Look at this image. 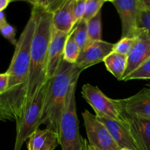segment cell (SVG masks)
Wrapping results in <instances>:
<instances>
[{"mask_svg": "<svg viewBox=\"0 0 150 150\" xmlns=\"http://www.w3.org/2000/svg\"><path fill=\"white\" fill-rule=\"evenodd\" d=\"M35 27L36 17L32 11L30 18L18 40L11 62L6 71L9 75V86L2 97L16 122L22 117L27 104L30 49Z\"/></svg>", "mask_w": 150, "mask_h": 150, "instance_id": "cell-1", "label": "cell"}, {"mask_svg": "<svg viewBox=\"0 0 150 150\" xmlns=\"http://www.w3.org/2000/svg\"><path fill=\"white\" fill-rule=\"evenodd\" d=\"M32 12L36 17V27L31 44L26 107L48 81L47 78L48 47L54 29L52 13L34 7H32Z\"/></svg>", "mask_w": 150, "mask_h": 150, "instance_id": "cell-2", "label": "cell"}, {"mask_svg": "<svg viewBox=\"0 0 150 150\" xmlns=\"http://www.w3.org/2000/svg\"><path fill=\"white\" fill-rule=\"evenodd\" d=\"M82 71L75 64L62 60L55 76L48 80L40 125H45L59 135L66 98L71 86L77 83Z\"/></svg>", "mask_w": 150, "mask_h": 150, "instance_id": "cell-3", "label": "cell"}, {"mask_svg": "<svg viewBox=\"0 0 150 150\" xmlns=\"http://www.w3.org/2000/svg\"><path fill=\"white\" fill-rule=\"evenodd\" d=\"M75 83L66 98L59 126V144L62 150H84L83 139L79 134V121L76 111Z\"/></svg>", "mask_w": 150, "mask_h": 150, "instance_id": "cell-4", "label": "cell"}, {"mask_svg": "<svg viewBox=\"0 0 150 150\" xmlns=\"http://www.w3.org/2000/svg\"><path fill=\"white\" fill-rule=\"evenodd\" d=\"M48 84V81L27 105L20 120L16 122V136L13 150L21 149L23 144L31 135L39 129Z\"/></svg>", "mask_w": 150, "mask_h": 150, "instance_id": "cell-5", "label": "cell"}, {"mask_svg": "<svg viewBox=\"0 0 150 150\" xmlns=\"http://www.w3.org/2000/svg\"><path fill=\"white\" fill-rule=\"evenodd\" d=\"M81 95L98 117L122 121L121 111L116 100L108 98L98 86L86 83L82 86Z\"/></svg>", "mask_w": 150, "mask_h": 150, "instance_id": "cell-6", "label": "cell"}, {"mask_svg": "<svg viewBox=\"0 0 150 150\" xmlns=\"http://www.w3.org/2000/svg\"><path fill=\"white\" fill-rule=\"evenodd\" d=\"M88 143L95 150H120L105 125L87 110L82 113Z\"/></svg>", "mask_w": 150, "mask_h": 150, "instance_id": "cell-7", "label": "cell"}, {"mask_svg": "<svg viewBox=\"0 0 150 150\" xmlns=\"http://www.w3.org/2000/svg\"><path fill=\"white\" fill-rule=\"evenodd\" d=\"M115 7L122 23V38H136L138 32V20L141 12L139 0L111 1Z\"/></svg>", "mask_w": 150, "mask_h": 150, "instance_id": "cell-8", "label": "cell"}, {"mask_svg": "<svg viewBox=\"0 0 150 150\" xmlns=\"http://www.w3.org/2000/svg\"><path fill=\"white\" fill-rule=\"evenodd\" d=\"M121 111L130 117L150 120V86L125 99L116 100Z\"/></svg>", "mask_w": 150, "mask_h": 150, "instance_id": "cell-9", "label": "cell"}, {"mask_svg": "<svg viewBox=\"0 0 150 150\" xmlns=\"http://www.w3.org/2000/svg\"><path fill=\"white\" fill-rule=\"evenodd\" d=\"M114 44L104 40H98L88 43L80 52L76 65L82 70L103 62L105 57L114 49Z\"/></svg>", "mask_w": 150, "mask_h": 150, "instance_id": "cell-10", "label": "cell"}, {"mask_svg": "<svg viewBox=\"0 0 150 150\" xmlns=\"http://www.w3.org/2000/svg\"><path fill=\"white\" fill-rule=\"evenodd\" d=\"M150 58V33L144 29H139L137 41L130 55L122 81Z\"/></svg>", "mask_w": 150, "mask_h": 150, "instance_id": "cell-11", "label": "cell"}, {"mask_svg": "<svg viewBox=\"0 0 150 150\" xmlns=\"http://www.w3.org/2000/svg\"><path fill=\"white\" fill-rule=\"evenodd\" d=\"M70 33L59 32L54 28L48 47V64H47V78L48 80L52 79L57 73L63 60L64 45Z\"/></svg>", "mask_w": 150, "mask_h": 150, "instance_id": "cell-12", "label": "cell"}, {"mask_svg": "<svg viewBox=\"0 0 150 150\" xmlns=\"http://www.w3.org/2000/svg\"><path fill=\"white\" fill-rule=\"evenodd\" d=\"M121 115V122L129 130L139 150H150V120L130 117L122 111Z\"/></svg>", "mask_w": 150, "mask_h": 150, "instance_id": "cell-13", "label": "cell"}, {"mask_svg": "<svg viewBox=\"0 0 150 150\" xmlns=\"http://www.w3.org/2000/svg\"><path fill=\"white\" fill-rule=\"evenodd\" d=\"M98 118L108 128L111 136L120 149L139 150L129 130L122 122L108 118Z\"/></svg>", "mask_w": 150, "mask_h": 150, "instance_id": "cell-14", "label": "cell"}, {"mask_svg": "<svg viewBox=\"0 0 150 150\" xmlns=\"http://www.w3.org/2000/svg\"><path fill=\"white\" fill-rule=\"evenodd\" d=\"M74 0H64L63 4L52 14L53 26L64 33H70L76 24L73 13Z\"/></svg>", "mask_w": 150, "mask_h": 150, "instance_id": "cell-15", "label": "cell"}, {"mask_svg": "<svg viewBox=\"0 0 150 150\" xmlns=\"http://www.w3.org/2000/svg\"><path fill=\"white\" fill-rule=\"evenodd\" d=\"M28 150H54L59 145V135L50 129H38L26 141Z\"/></svg>", "mask_w": 150, "mask_h": 150, "instance_id": "cell-16", "label": "cell"}, {"mask_svg": "<svg viewBox=\"0 0 150 150\" xmlns=\"http://www.w3.org/2000/svg\"><path fill=\"white\" fill-rule=\"evenodd\" d=\"M103 62L108 72L111 73L117 80L122 81L127 64V56L112 52L108 54Z\"/></svg>", "mask_w": 150, "mask_h": 150, "instance_id": "cell-17", "label": "cell"}, {"mask_svg": "<svg viewBox=\"0 0 150 150\" xmlns=\"http://www.w3.org/2000/svg\"><path fill=\"white\" fill-rule=\"evenodd\" d=\"M88 43L102 40V21L101 11L87 22ZM87 43V44H88Z\"/></svg>", "mask_w": 150, "mask_h": 150, "instance_id": "cell-18", "label": "cell"}, {"mask_svg": "<svg viewBox=\"0 0 150 150\" xmlns=\"http://www.w3.org/2000/svg\"><path fill=\"white\" fill-rule=\"evenodd\" d=\"M80 48L73 35V29L70 32L64 45L63 59L71 64H76L80 54Z\"/></svg>", "mask_w": 150, "mask_h": 150, "instance_id": "cell-19", "label": "cell"}, {"mask_svg": "<svg viewBox=\"0 0 150 150\" xmlns=\"http://www.w3.org/2000/svg\"><path fill=\"white\" fill-rule=\"evenodd\" d=\"M73 35L80 51H81L88 43L87 22L81 20L79 23H76L73 28Z\"/></svg>", "mask_w": 150, "mask_h": 150, "instance_id": "cell-20", "label": "cell"}, {"mask_svg": "<svg viewBox=\"0 0 150 150\" xmlns=\"http://www.w3.org/2000/svg\"><path fill=\"white\" fill-rule=\"evenodd\" d=\"M64 1V0H32L28 1V2L32 4V7L53 14Z\"/></svg>", "mask_w": 150, "mask_h": 150, "instance_id": "cell-21", "label": "cell"}, {"mask_svg": "<svg viewBox=\"0 0 150 150\" xmlns=\"http://www.w3.org/2000/svg\"><path fill=\"white\" fill-rule=\"evenodd\" d=\"M136 41H137V37L121 38L117 43L114 44L113 51L128 57L134 48Z\"/></svg>", "mask_w": 150, "mask_h": 150, "instance_id": "cell-22", "label": "cell"}, {"mask_svg": "<svg viewBox=\"0 0 150 150\" xmlns=\"http://www.w3.org/2000/svg\"><path fill=\"white\" fill-rule=\"evenodd\" d=\"M104 0H86V9L83 20L88 22L95 17L100 11H101L103 5L105 4Z\"/></svg>", "mask_w": 150, "mask_h": 150, "instance_id": "cell-23", "label": "cell"}, {"mask_svg": "<svg viewBox=\"0 0 150 150\" xmlns=\"http://www.w3.org/2000/svg\"><path fill=\"white\" fill-rule=\"evenodd\" d=\"M135 79H150V58L133 73L127 76L123 80V81H127Z\"/></svg>", "mask_w": 150, "mask_h": 150, "instance_id": "cell-24", "label": "cell"}, {"mask_svg": "<svg viewBox=\"0 0 150 150\" xmlns=\"http://www.w3.org/2000/svg\"><path fill=\"white\" fill-rule=\"evenodd\" d=\"M0 33L1 34V35L4 38L8 40L13 45H14L16 46L18 40H16V30L13 26H11L8 23H7L2 27L0 28Z\"/></svg>", "mask_w": 150, "mask_h": 150, "instance_id": "cell-25", "label": "cell"}, {"mask_svg": "<svg viewBox=\"0 0 150 150\" xmlns=\"http://www.w3.org/2000/svg\"><path fill=\"white\" fill-rule=\"evenodd\" d=\"M138 29H144L150 33V8L141 10L138 20Z\"/></svg>", "mask_w": 150, "mask_h": 150, "instance_id": "cell-26", "label": "cell"}, {"mask_svg": "<svg viewBox=\"0 0 150 150\" xmlns=\"http://www.w3.org/2000/svg\"><path fill=\"white\" fill-rule=\"evenodd\" d=\"M86 0H74L73 13H74L76 23L83 20L85 9H86Z\"/></svg>", "mask_w": 150, "mask_h": 150, "instance_id": "cell-27", "label": "cell"}, {"mask_svg": "<svg viewBox=\"0 0 150 150\" xmlns=\"http://www.w3.org/2000/svg\"><path fill=\"white\" fill-rule=\"evenodd\" d=\"M0 120L1 121H6V120L14 121L15 120L13 116L9 111L2 96H0Z\"/></svg>", "mask_w": 150, "mask_h": 150, "instance_id": "cell-28", "label": "cell"}, {"mask_svg": "<svg viewBox=\"0 0 150 150\" xmlns=\"http://www.w3.org/2000/svg\"><path fill=\"white\" fill-rule=\"evenodd\" d=\"M9 86V75L7 72L0 73V96H2L7 92Z\"/></svg>", "mask_w": 150, "mask_h": 150, "instance_id": "cell-29", "label": "cell"}, {"mask_svg": "<svg viewBox=\"0 0 150 150\" xmlns=\"http://www.w3.org/2000/svg\"><path fill=\"white\" fill-rule=\"evenodd\" d=\"M11 1V0H0V12L4 11Z\"/></svg>", "mask_w": 150, "mask_h": 150, "instance_id": "cell-30", "label": "cell"}, {"mask_svg": "<svg viewBox=\"0 0 150 150\" xmlns=\"http://www.w3.org/2000/svg\"><path fill=\"white\" fill-rule=\"evenodd\" d=\"M7 23V20H6L5 15H4V12H0V28L2 27L4 24Z\"/></svg>", "mask_w": 150, "mask_h": 150, "instance_id": "cell-31", "label": "cell"}, {"mask_svg": "<svg viewBox=\"0 0 150 150\" xmlns=\"http://www.w3.org/2000/svg\"><path fill=\"white\" fill-rule=\"evenodd\" d=\"M83 149L84 150H95V149H92L90 146H89L87 140H85V139H83Z\"/></svg>", "mask_w": 150, "mask_h": 150, "instance_id": "cell-32", "label": "cell"}, {"mask_svg": "<svg viewBox=\"0 0 150 150\" xmlns=\"http://www.w3.org/2000/svg\"><path fill=\"white\" fill-rule=\"evenodd\" d=\"M120 150H130L128 149H120Z\"/></svg>", "mask_w": 150, "mask_h": 150, "instance_id": "cell-33", "label": "cell"}]
</instances>
